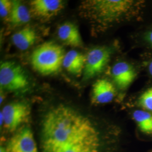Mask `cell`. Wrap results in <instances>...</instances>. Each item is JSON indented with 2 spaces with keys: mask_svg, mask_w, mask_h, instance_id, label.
<instances>
[{
  "mask_svg": "<svg viewBox=\"0 0 152 152\" xmlns=\"http://www.w3.org/2000/svg\"><path fill=\"white\" fill-rule=\"evenodd\" d=\"M98 132L87 117L72 107L60 104L50 109L44 115L41 124L42 151L50 152Z\"/></svg>",
  "mask_w": 152,
  "mask_h": 152,
  "instance_id": "1",
  "label": "cell"
},
{
  "mask_svg": "<svg viewBox=\"0 0 152 152\" xmlns=\"http://www.w3.org/2000/svg\"><path fill=\"white\" fill-rule=\"evenodd\" d=\"M130 0H86L80 6L82 15L91 22L107 25L120 20L131 11Z\"/></svg>",
  "mask_w": 152,
  "mask_h": 152,
  "instance_id": "2",
  "label": "cell"
},
{
  "mask_svg": "<svg viewBox=\"0 0 152 152\" xmlns=\"http://www.w3.org/2000/svg\"><path fill=\"white\" fill-rule=\"evenodd\" d=\"M65 55L64 49L60 45L47 41L33 51L31 63L33 68L39 74L49 76L60 71Z\"/></svg>",
  "mask_w": 152,
  "mask_h": 152,
  "instance_id": "3",
  "label": "cell"
},
{
  "mask_svg": "<svg viewBox=\"0 0 152 152\" xmlns=\"http://www.w3.org/2000/svg\"><path fill=\"white\" fill-rule=\"evenodd\" d=\"M30 85L29 77L21 65L13 61L2 62L0 65L1 90L8 92H22Z\"/></svg>",
  "mask_w": 152,
  "mask_h": 152,
  "instance_id": "4",
  "label": "cell"
},
{
  "mask_svg": "<svg viewBox=\"0 0 152 152\" xmlns=\"http://www.w3.org/2000/svg\"><path fill=\"white\" fill-rule=\"evenodd\" d=\"M111 54V49L107 46H98L90 49L86 55L83 80H89L101 73L108 64Z\"/></svg>",
  "mask_w": 152,
  "mask_h": 152,
  "instance_id": "5",
  "label": "cell"
},
{
  "mask_svg": "<svg viewBox=\"0 0 152 152\" xmlns=\"http://www.w3.org/2000/svg\"><path fill=\"white\" fill-rule=\"evenodd\" d=\"M1 113L4 117V126L6 129L14 132L27 121L31 110L27 103L15 102L6 105Z\"/></svg>",
  "mask_w": 152,
  "mask_h": 152,
  "instance_id": "6",
  "label": "cell"
},
{
  "mask_svg": "<svg viewBox=\"0 0 152 152\" xmlns=\"http://www.w3.org/2000/svg\"><path fill=\"white\" fill-rule=\"evenodd\" d=\"M6 149L8 152H38L31 129L26 126L18 131L8 141Z\"/></svg>",
  "mask_w": 152,
  "mask_h": 152,
  "instance_id": "7",
  "label": "cell"
},
{
  "mask_svg": "<svg viewBox=\"0 0 152 152\" xmlns=\"http://www.w3.org/2000/svg\"><path fill=\"white\" fill-rule=\"evenodd\" d=\"M64 8L61 0H33L30 2L31 13L42 20H47L56 16Z\"/></svg>",
  "mask_w": 152,
  "mask_h": 152,
  "instance_id": "8",
  "label": "cell"
},
{
  "mask_svg": "<svg viewBox=\"0 0 152 152\" xmlns=\"http://www.w3.org/2000/svg\"><path fill=\"white\" fill-rule=\"evenodd\" d=\"M112 76L115 86L120 90H124L134 81L136 71L130 64L126 61H120L113 65Z\"/></svg>",
  "mask_w": 152,
  "mask_h": 152,
  "instance_id": "9",
  "label": "cell"
},
{
  "mask_svg": "<svg viewBox=\"0 0 152 152\" xmlns=\"http://www.w3.org/2000/svg\"><path fill=\"white\" fill-rule=\"evenodd\" d=\"M116 95L114 85L106 79L98 80L92 86L91 102L94 104H104L113 101Z\"/></svg>",
  "mask_w": 152,
  "mask_h": 152,
  "instance_id": "10",
  "label": "cell"
},
{
  "mask_svg": "<svg viewBox=\"0 0 152 152\" xmlns=\"http://www.w3.org/2000/svg\"><path fill=\"white\" fill-rule=\"evenodd\" d=\"M100 147V135L98 132L76 143L60 147L49 152H99Z\"/></svg>",
  "mask_w": 152,
  "mask_h": 152,
  "instance_id": "11",
  "label": "cell"
},
{
  "mask_svg": "<svg viewBox=\"0 0 152 152\" xmlns=\"http://www.w3.org/2000/svg\"><path fill=\"white\" fill-rule=\"evenodd\" d=\"M58 36L66 46L72 48H82L83 42L78 27L73 23L66 22L58 28Z\"/></svg>",
  "mask_w": 152,
  "mask_h": 152,
  "instance_id": "12",
  "label": "cell"
},
{
  "mask_svg": "<svg viewBox=\"0 0 152 152\" xmlns=\"http://www.w3.org/2000/svg\"><path fill=\"white\" fill-rule=\"evenodd\" d=\"M86 62V55L72 50L65 53L63 66L69 73L75 76H81L83 74Z\"/></svg>",
  "mask_w": 152,
  "mask_h": 152,
  "instance_id": "13",
  "label": "cell"
},
{
  "mask_svg": "<svg viewBox=\"0 0 152 152\" xmlns=\"http://www.w3.org/2000/svg\"><path fill=\"white\" fill-rule=\"evenodd\" d=\"M37 34L34 28L26 26L15 33L11 40L15 46L20 50L24 51L29 49L36 42Z\"/></svg>",
  "mask_w": 152,
  "mask_h": 152,
  "instance_id": "14",
  "label": "cell"
},
{
  "mask_svg": "<svg viewBox=\"0 0 152 152\" xmlns=\"http://www.w3.org/2000/svg\"><path fill=\"white\" fill-rule=\"evenodd\" d=\"M31 12L20 1H12V8L7 22L11 27H18L30 21Z\"/></svg>",
  "mask_w": 152,
  "mask_h": 152,
  "instance_id": "15",
  "label": "cell"
},
{
  "mask_svg": "<svg viewBox=\"0 0 152 152\" xmlns=\"http://www.w3.org/2000/svg\"><path fill=\"white\" fill-rule=\"evenodd\" d=\"M132 117L141 132L152 135V113L144 110H136L134 112Z\"/></svg>",
  "mask_w": 152,
  "mask_h": 152,
  "instance_id": "16",
  "label": "cell"
},
{
  "mask_svg": "<svg viewBox=\"0 0 152 152\" xmlns=\"http://www.w3.org/2000/svg\"><path fill=\"white\" fill-rule=\"evenodd\" d=\"M138 104L144 110L152 113V87L141 94L138 100Z\"/></svg>",
  "mask_w": 152,
  "mask_h": 152,
  "instance_id": "17",
  "label": "cell"
},
{
  "mask_svg": "<svg viewBox=\"0 0 152 152\" xmlns=\"http://www.w3.org/2000/svg\"><path fill=\"white\" fill-rule=\"evenodd\" d=\"M12 8V1L1 0L0 1V16L7 20L10 15Z\"/></svg>",
  "mask_w": 152,
  "mask_h": 152,
  "instance_id": "18",
  "label": "cell"
},
{
  "mask_svg": "<svg viewBox=\"0 0 152 152\" xmlns=\"http://www.w3.org/2000/svg\"><path fill=\"white\" fill-rule=\"evenodd\" d=\"M145 39L152 47V30L148 31L145 35Z\"/></svg>",
  "mask_w": 152,
  "mask_h": 152,
  "instance_id": "19",
  "label": "cell"
},
{
  "mask_svg": "<svg viewBox=\"0 0 152 152\" xmlns=\"http://www.w3.org/2000/svg\"><path fill=\"white\" fill-rule=\"evenodd\" d=\"M149 72L150 75L152 76V61L150 63L149 65Z\"/></svg>",
  "mask_w": 152,
  "mask_h": 152,
  "instance_id": "20",
  "label": "cell"
},
{
  "mask_svg": "<svg viewBox=\"0 0 152 152\" xmlns=\"http://www.w3.org/2000/svg\"><path fill=\"white\" fill-rule=\"evenodd\" d=\"M0 152H8L7 151V150L6 149V148H4V147H1L0 148Z\"/></svg>",
  "mask_w": 152,
  "mask_h": 152,
  "instance_id": "21",
  "label": "cell"
},
{
  "mask_svg": "<svg viewBox=\"0 0 152 152\" xmlns=\"http://www.w3.org/2000/svg\"><path fill=\"white\" fill-rule=\"evenodd\" d=\"M151 152H152V151H151Z\"/></svg>",
  "mask_w": 152,
  "mask_h": 152,
  "instance_id": "22",
  "label": "cell"
}]
</instances>
